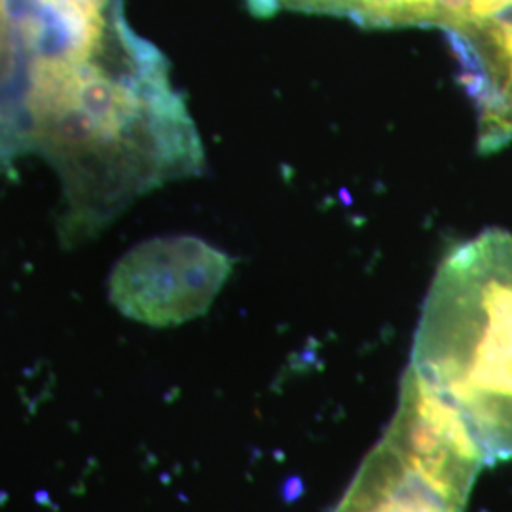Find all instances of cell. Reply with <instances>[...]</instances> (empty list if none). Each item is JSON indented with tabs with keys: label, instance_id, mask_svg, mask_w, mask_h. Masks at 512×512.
Wrapping results in <instances>:
<instances>
[{
	"label": "cell",
	"instance_id": "7a4b0ae2",
	"mask_svg": "<svg viewBox=\"0 0 512 512\" xmlns=\"http://www.w3.org/2000/svg\"><path fill=\"white\" fill-rule=\"evenodd\" d=\"M410 368L450 404L486 465L512 459V234L488 228L440 262Z\"/></svg>",
	"mask_w": 512,
	"mask_h": 512
},
{
	"label": "cell",
	"instance_id": "6da1fadb",
	"mask_svg": "<svg viewBox=\"0 0 512 512\" xmlns=\"http://www.w3.org/2000/svg\"><path fill=\"white\" fill-rule=\"evenodd\" d=\"M23 150L59 175L69 241L97 236L148 192L202 173V139L169 65L137 37L88 61L37 59L18 95Z\"/></svg>",
	"mask_w": 512,
	"mask_h": 512
},
{
	"label": "cell",
	"instance_id": "3957f363",
	"mask_svg": "<svg viewBox=\"0 0 512 512\" xmlns=\"http://www.w3.org/2000/svg\"><path fill=\"white\" fill-rule=\"evenodd\" d=\"M482 467L465 421L408 366L393 420L334 512H465Z\"/></svg>",
	"mask_w": 512,
	"mask_h": 512
},
{
	"label": "cell",
	"instance_id": "5b68a950",
	"mask_svg": "<svg viewBox=\"0 0 512 512\" xmlns=\"http://www.w3.org/2000/svg\"><path fill=\"white\" fill-rule=\"evenodd\" d=\"M459 80L476 109V145L494 154L512 143V12L448 33Z\"/></svg>",
	"mask_w": 512,
	"mask_h": 512
},
{
	"label": "cell",
	"instance_id": "8992f818",
	"mask_svg": "<svg viewBox=\"0 0 512 512\" xmlns=\"http://www.w3.org/2000/svg\"><path fill=\"white\" fill-rule=\"evenodd\" d=\"M258 18L281 12L346 18L366 29L431 27L446 35L512 12V0H245Z\"/></svg>",
	"mask_w": 512,
	"mask_h": 512
},
{
	"label": "cell",
	"instance_id": "52a82bcc",
	"mask_svg": "<svg viewBox=\"0 0 512 512\" xmlns=\"http://www.w3.org/2000/svg\"><path fill=\"white\" fill-rule=\"evenodd\" d=\"M21 150L23 148H21L16 131L12 129V126L0 114V162L6 160V158H12L14 154H18Z\"/></svg>",
	"mask_w": 512,
	"mask_h": 512
},
{
	"label": "cell",
	"instance_id": "277c9868",
	"mask_svg": "<svg viewBox=\"0 0 512 512\" xmlns=\"http://www.w3.org/2000/svg\"><path fill=\"white\" fill-rule=\"evenodd\" d=\"M234 260L196 236H162L129 249L109 275V298L131 321L177 327L211 308Z\"/></svg>",
	"mask_w": 512,
	"mask_h": 512
}]
</instances>
